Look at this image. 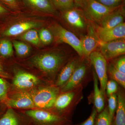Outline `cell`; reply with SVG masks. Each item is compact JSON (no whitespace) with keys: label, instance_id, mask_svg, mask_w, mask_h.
<instances>
[{"label":"cell","instance_id":"1","mask_svg":"<svg viewBox=\"0 0 125 125\" xmlns=\"http://www.w3.org/2000/svg\"><path fill=\"white\" fill-rule=\"evenodd\" d=\"M72 58L69 53L58 48L38 50L23 60L15 57L18 62L34 71L52 84L62 68Z\"/></svg>","mask_w":125,"mask_h":125},{"label":"cell","instance_id":"2","mask_svg":"<svg viewBox=\"0 0 125 125\" xmlns=\"http://www.w3.org/2000/svg\"><path fill=\"white\" fill-rule=\"evenodd\" d=\"M14 57L7 60L12 88L28 92L41 85L52 84L34 71L18 62Z\"/></svg>","mask_w":125,"mask_h":125},{"label":"cell","instance_id":"3","mask_svg":"<svg viewBox=\"0 0 125 125\" xmlns=\"http://www.w3.org/2000/svg\"><path fill=\"white\" fill-rule=\"evenodd\" d=\"M40 15L24 11L16 14L15 20L9 19L5 24L0 37L16 38L25 32L32 29H39L45 27V22Z\"/></svg>","mask_w":125,"mask_h":125},{"label":"cell","instance_id":"4","mask_svg":"<svg viewBox=\"0 0 125 125\" xmlns=\"http://www.w3.org/2000/svg\"><path fill=\"white\" fill-rule=\"evenodd\" d=\"M83 86L80 85L70 91L60 93L50 111L72 120L75 108L83 98Z\"/></svg>","mask_w":125,"mask_h":125},{"label":"cell","instance_id":"5","mask_svg":"<svg viewBox=\"0 0 125 125\" xmlns=\"http://www.w3.org/2000/svg\"><path fill=\"white\" fill-rule=\"evenodd\" d=\"M27 117L30 125H72V120L50 110L33 109L19 111Z\"/></svg>","mask_w":125,"mask_h":125},{"label":"cell","instance_id":"6","mask_svg":"<svg viewBox=\"0 0 125 125\" xmlns=\"http://www.w3.org/2000/svg\"><path fill=\"white\" fill-rule=\"evenodd\" d=\"M28 92L36 108L51 110L60 90L54 84H49L41 85Z\"/></svg>","mask_w":125,"mask_h":125},{"label":"cell","instance_id":"7","mask_svg":"<svg viewBox=\"0 0 125 125\" xmlns=\"http://www.w3.org/2000/svg\"><path fill=\"white\" fill-rule=\"evenodd\" d=\"M51 31L54 40L58 43H64L71 46L78 53L81 58H83V53L80 39L74 34L66 29L60 24L52 23L48 27Z\"/></svg>","mask_w":125,"mask_h":125},{"label":"cell","instance_id":"8","mask_svg":"<svg viewBox=\"0 0 125 125\" xmlns=\"http://www.w3.org/2000/svg\"><path fill=\"white\" fill-rule=\"evenodd\" d=\"M4 103L7 108L18 111L36 108L31 95L28 92L11 87Z\"/></svg>","mask_w":125,"mask_h":125},{"label":"cell","instance_id":"9","mask_svg":"<svg viewBox=\"0 0 125 125\" xmlns=\"http://www.w3.org/2000/svg\"><path fill=\"white\" fill-rule=\"evenodd\" d=\"M24 11L45 16L58 17L60 12L56 10L51 0H21Z\"/></svg>","mask_w":125,"mask_h":125},{"label":"cell","instance_id":"10","mask_svg":"<svg viewBox=\"0 0 125 125\" xmlns=\"http://www.w3.org/2000/svg\"><path fill=\"white\" fill-rule=\"evenodd\" d=\"M88 59L93 66L100 83V89L105 94L106 85L108 80L107 61L100 52L97 51L92 52Z\"/></svg>","mask_w":125,"mask_h":125},{"label":"cell","instance_id":"11","mask_svg":"<svg viewBox=\"0 0 125 125\" xmlns=\"http://www.w3.org/2000/svg\"><path fill=\"white\" fill-rule=\"evenodd\" d=\"M88 65L85 58L81 60L67 83L60 88V93L70 91L80 85H83L88 81L87 77Z\"/></svg>","mask_w":125,"mask_h":125},{"label":"cell","instance_id":"12","mask_svg":"<svg viewBox=\"0 0 125 125\" xmlns=\"http://www.w3.org/2000/svg\"><path fill=\"white\" fill-rule=\"evenodd\" d=\"M100 52L106 60H110L125 55V39L104 42L100 41Z\"/></svg>","mask_w":125,"mask_h":125},{"label":"cell","instance_id":"13","mask_svg":"<svg viewBox=\"0 0 125 125\" xmlns=\"http://www.w3.org/2000/svg\"><path fill=\"white\" fill-rule=\"evenodd\" d=\"M116 9L106 7L96 0H88L83 10L86 18L99 24L104 18Z\"/></svg>","mask_w":125,"mask_h":125},{"label":"cell","instance_id":"14","mask_svg":"<svg viewBox=\"0 0 125 125\" xmlns=\"http://www.w3.org/2000/svg\"><path fill=\"white\" fill-rule=\"evenodd\" d=\"M62 17L70 26L77 30H83L88 25L85 14L82 9L75 7L61 12Z\"/></svg>","mask_w":125,"mask_h":125},{"label":"cell","instance_id":"15","mask_svg":"<svg viewBox=\"0 0 125 125\" xmlns=\"http://www.w3.org/2000/svg\"><path fill=\"white\" fill-rule=\"evenodd\" d=\"M96 31L99 39L101 42H107L118 39H125V22L110 28H104L98 26Z\"/></svg>","mask_w":125,"mask_h":125},{"label":"cell","instance_id":"16","mask_svg":"<svg viewBox=\"0 0 125 125\" xmlns=\"http://www.w3.org/2000/svg\"><path fill=\"white\" fill-rule=\"evenodd\" d=\"M88 33L82 36L80 39L83 49V58H88L90 54L95 51L99 46L100 40L97 35L96 30L92 26H88Z\"/></svg>","mask_w":125,"mask_h":125},{"label":"cell","instance_id":"17","mask_svg":"<svg viewBox=\"0 0 125 125\" xmlns=\"http://www.w3.org/2000/svg\"><path fill=\"white\" fill-rule=\"evenodd\" d=\"M0 125H30L28 118L20 111L7 108L0 117Z\"/></svg>","mask_w":125,"mask_h":125},{"label":"cell","instance_id":"18","mask_svg":"<svg viewBox=\"0 0 125 125\" xmlns=\"http://www.w3.org/2000/svg\"><path fill=\"white\" fill-rule=\"evenodd\" d=\"M81 58L74 57L63 66L57 77L54 85L60 88L67 83L82 60Z\"/></svg>","mask_w":125,"mask_h":125},{"label":"cell","instance_id":"19","mask_svg":"<svg viewBox=\"0 0 125 125\" xmlns=\"http://www.w3.org/2000/svg\"><path fill=\"white\" fill-rule=\"evenodd\" d=\"M93 80L94 82V88L93 92L90 94L89 101L90 103L93 104L98 113H99L105 107V94L99 87V80L97 76L94 71L93 70Z\"/></svg>","mask_w":125,"mask_h":125},{"label":"cell","instance_id":"20","mask_svg":"<svg viewBox=\"0 0 125 125\" xmlns=\"http://www.w3.org/2000/svg\"><path fill=\"white\" fill-rule=\"evenodd\" d=\"M125 17L124 5L115 9L107 15L99 23L100 27L104 28H113L124 23Z\"/></svg>","mask_w":125,"mask_h":125},{"label":"cell","instance_id":"21","mask_svg":"<svg viewBox=\"0 0 125 125\" xmlns=\"http://www.w3.org/2000/svg\"><path fill=\"white\" fill-rule=\"evenodd\" d=\"M13 48L15 51V58L23 60L28 57L33 53L32 47L29 43L19 39H11Z\"/></svg>","mask_w":125,"mask_h":125},{"label":"cell","instance_id":"22","mask_svg":"<svg viewBox=\"0 0 125 125\" xmlns=\"http://www.w3.org/2000/svg\"><path fill=\"white\" fill-rule=\"evenodd\" d=\"M117 104L114 125H125V93L119 87L116 93Z\"/></svg>","mask_w":125,"mask_h":125},{"label":"cell","instance_id":"23","mask_svg":"<svg viewBox=\"0 0 125 125\" xmlns=\"http://www.w3.org/2000/svg\"><path fill=\"white\" fill-rule=\"evenodd\" d=\"M15 39L24 41L36 47L37 48H40V47L42 46L40 42L38 29L30 30Z\"/></svg>","mask_w":125,"mask_h":125},{"label":"cell","instance_id":"24","mask_svg":"<svg viewBox=\"0 0 125 125\" xmlns=\"http://www.w3.org/2000/svg\"><path fill=\"white\" fill-rule=\"evenodd\" d=\"M14 56L11 40L6 38L0 37V57L7 60Z\"/></svg>","mask_w":125,"mask_h":125},{"label":"cell","instance_id":"25","mask_svg":"<svg viewBox=\"0 0 125 125\" xmlns=\"http://www.w3.org/2000/svg\"><path fill=\"white\" fill-rule=\"evenodd\" d=\"M107 74L111 79L116 82L123 88H125V74L116 69L112 62L107 64Z\"/></svg>","mask_w":125,"mask_h":125},{"label":"cell","instance_id":"26","mask_svg":"<svg viewBox=\"0 0 125 125\" xmlns=\"http://www.w3.org/2000/svg\"><path fill=\"white\" fill-rule=\"evenodd\" d=\"M0 4L13 13L24 11L21 0H0Z\"/></svg>","mask_w":125,"mask_h":125},{"label":"cell","instance_id":"27","mask_svg":"<svg viewBox=\"0 0 125 125\" xmlns=\"http://www.w3.org/2000/svg\"><path fill=\"white\" fill-rule=\"evenodd\" d=\"M38 32L42 46H48L54 42V36L48 28L42 27L38 30Z\"/></svg>","mask_w":125,"mask_h":125},{"label":"cell","instance_id":"28","mask_svg":"<svg viewBox=\"0 0 125 125\" xmlns=\"http://www.w3.org/2000/svg\"><path fill=\"white\" fill-rule=\"evenodd\" d=\"M55 9L60 13L75 7L74 0H51Z\"/></svg>","mask_w":125,"mask_h":125},{"label":"cell","instance_id":"29","mask_svg":"<svg viewBox=\"0 0 125 125\" xmlns=\"http://www.w3.org/2000/svg\"><path fill=\"white\" fill-rule=\"evenodd\" d=\"M94 125H114L113 121L112 120L109 116L107 106L105 107L102 112L98 113Z\"/></svg>","mask_w":125,"mask_h":125},{"label":"cell","instance_id":"30","mask_svg":"<svg viewBox=\"0 0 125 125\" xmlns=\"http://www.w3.org/2000/svg\"><path fill=\"white\" fill-rule=\"evenodd\" d=\"M11 88V84L6 79L0 78V102H4Z\"/></svg>","mask_w":125,"mask_h":125},{"label":"cell","instance_id":"31","mask_svg":"<svg viewBox=\"0 0 125 125\" xmlns=\"http://www.w3.org/2000/svg\"><path fill=\"white\" fill-rule=\"evenodd\" d=\"M108 105L107 106L109 116L113 121L114 114L117 107V100L116 94H114L108 97Z\"/></svg>","mask_w":125,"mask_h":125},{"label":"cell","instance_id":"32","mask_svg":"<svg viewBox=\"0 0 125 125\" xmlns=\"http://www.w3.org/2000/svg\"><path fill=\"white\" fill-rule=\"evenodd\" d=\"M0 78L11 80V74L8 67L7 60L0 57Z\"/></svg>","mask_w":125,"mask_h":125},{"label":"cell","instance_id":"33","mask_svg":"<svg viewBox=\"0 0 125 125\" xmlns=\"http://www.w3.org/2000/svg\"><path fill=\"white\" fill-rule=\"evenodd\" d=\"M106 7L116 9L124 5L125 0H96Z\"/></svg>","mask_w":125,"mask_h":125},{"label":"cell","instance_id":"34","mask_svg":"<svg viewBox=\"0 0 125 125\" xmlns=\"http://www.w3.org/2000/svg\"><path fill=\"white\" fill-rule=\"evenodd\" d=\"M118 89V84L113 80H108L105 89V93L107 96H109L116 94Z\"/></svg>","mask_w":125,"mask_h":125},{"label":"cell","instance_id":"35","mask_svg":"<svg viewBox=\"0 0 125 125\" xmlns=\"http://www.w3.org/2000/svg\"><path fill=\"white\" fill-rule=\"evenodd\" d=\"M15 13L0 4V23H5Z\"/></svg>","mask_w":125,"mask_h":125},{"label":"cell","instance_id":"36","mask_svg":"<svg viewBox=\"0 0 125 125\" xmlns=\"http://www.w3.org/2000/svg\"><path fill=\"white\" fill-rule=\"evenodd\" d=\"M114 67L121 73L125 74V55L120 56L111 62Z\"/></svg>","mask_w":125,"mask_h":125},{"label":"cell","instance_id":"37","mask_svg":"<svg viewBox=\"0 0 125 125\" xmlns=\"http://www.w3.org/2000/svg\"><path fill=\"white\" fill-rule=\"evenodd\" d=\"M97 114L96 109L93 107L91 114L88 118L82 123L77 125H94L95 120Z\"/></svg>","mask_w":125,"mask_h":125},{"label":"cell","instance_id":"38","mask_svg":"<svg viewBox=\"0 0 125 125\" xmlns=\"http://www.w3.org/2000/svg\"><path fill=\"white\" fill-rule=\"evenodd\" d=\"M75 7L83 10L87 5L88 0H74Z\"/></svg>","mask_w":125,"mask_h":125},{"label":"cell","instance_id":"39","mask_svg":"<svg viewBox=\"0 0 125 125\" xmlns=\"http://www.w3.org/2000/svg\"><path fill=\"white\" fill-rule=\"evenodd\" d=\"M7 107L4 104L0 102V117L5 112L7 109Z\"/></svg>","mask_w":125,"mask_h":125},{"label":"cell","instance_id":"40","mask_svg":"<svg viewBox=\"0 0 125 125\" xmlns=\"http://www.w3.org/2000/svg\"><path fill=\"white\" fill-rule=\"evenodd\" d=\"M5 24L4 23H0V33L4 25Z\"/></svg>","mask_w":125,"mask_h":125},{"label":"cell","instance_id":"41","mask_svg":"<svg viewBox=\"0 0 125 125\" xmlns=\"http://www.w3.org/2000/svg\"></svg>","mask_w":125,"mask_h":125}]
</instances>
